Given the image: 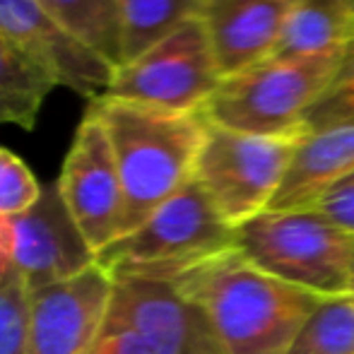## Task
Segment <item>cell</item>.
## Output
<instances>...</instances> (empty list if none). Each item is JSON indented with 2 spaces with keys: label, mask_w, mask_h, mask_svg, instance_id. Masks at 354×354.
I'll use <instances>...</instances> for the list:
<instances>
[{
  "label": "cell",
  "mask_w": 354,
  "mask_h": 354,
  "mask_svg": "<svg viewBox=\"0 0 354 354\" xmlns=\"http://www.w3.org/2000/svg\"><path fill=\"white\" fill-rule=\"evenodd\" d=\"M205 308L227 354H287L326 297L268 275L236 246L164 277Z\"/></svg>",
  "instance_id": "6da1fadb"
},
{
  "label": "cell",
  "mask_w": 354,
  "mask_h": 354,
  "mask_svg": "<svg viewBox=\"0 0 354 354\" xmlns=\"http://www.w3.org/2000/svg\"><path fill=\"white\" fill-rule=\"evenodd\" d=\"M89 111L102 121L118 164L126 203L123 236L196 176L207 118L203 111H162L106 94L92 99Z\"/></svg>",
  "instance_id": "7a4b0ae2"
},
{
  "label": "cell",
  "mask_w": 354,
  "mask_h": 354,
  "mask_svg": "<svg viewBox=\"0 0 354 354\" xmlns=\"http://www.w3.org/2000/svg\"><path fill=\"white\" fill-rule=\"evenodd\" d=\"M337 53L275 56L222 77L203 113L214 126L248 136H304V118L337 66Z\"/></svg>",
  "instance_id": "3957f363"
},
{
  "label": "cell",
  "mask_w": 354,
  "mask_h": 354,
  "mask_svg": "<svg viewBox=\"0 0 354 354\" xmlns=\"http://www.w3.org/2000/svg\"><path fill=\"white\" fill-rule=\"evenodd\" d=\"M236 248L268 275L318 297H345L354 234L318 210L261 212L236 227Z\"/></svg>",
  "instance_id": "277c9868"
},
{
  "label": "cell",
  "mask_w": 354,
  "mask_h": 354,
  "mask_svg": "<svg viewBox=\"0 0 354 354\" xmlns=\"http://www.w3.org/2000/svg\"><path fill=\"white\" fill-rule=\"evenodd\" d=\"M236 246V229L224 222L203 186L191 178L133 232L97 253L111 275L164 280L171 272Z\"/></svg>",
  "instance_id": "5b68a950"
},
{
  "label": "cell",
  "mask_w": 354,
  "mask_h": 354,
  "mask_svg": "<svg viewBox=\"0 0 354 354\" xmlns=\"http://www.w3.org/2000/svg\"><path fill=\"white\" fill-rule=\"evenodd\" d=\"M304 136H248L207 121L196 181L234 229L268 210Z\"/></svg>",
  "instance_id": "8992f818"
},
{
  "label": "cell",
  "mask_w": 354,
  "mask_h": 354,
  "mask_svg": "<svg viewBox=\"0 0 354 354\" xmlns=\"http://www.w3.org/2000/svg\"><path fill=\"white\" fill-rule=\"evenodd\" d=\"M222 82L210 37L201 17L188 19L167 39L123 63L106 97L162 111L198 113Z\"/></svg>",
  "instance_id": "52a82bcc"
},
{
  "label": "cell",
  "mask_w": 354,
  "mask_h": 354,
  "mask_svg": "<svg viewBox=\"0 0 354 354\" xmlns=\"http://www.w3.org/2000/svg\"><path fill=\"white\" fill-rule=\"evenodd\" d=\"M0 241L27 292L97 266V253L73 219L58 183H46L29 210L0 217Z\"/></svg>",
  "instance_id": "ba28073f"
},
{
  "label": "cell",
  "mask_w": 354,
  "mask_h": 354,
  "mask_svg": "<svg viewBox=\"0 0 354 354\" xmlns=\"http://www.w3.org/2000/svg\"><path fill=\"white\" fill-rule=\"evenodd\" d=\"M109 318L136 333L154 354H227L205 308L167 280L113 275Z\"/></svg>",
  "instance_id": "9c48e42d"
},
{
  "label": "cell",
  "mask_w": 354,
  "mask_h": 354,
  "mask_svg": "<svg viewBox=\"0 0 354 354\" xmlns=\"http://www.w3.org/2000/svg\"><path fill=\"white\" fill-rule=\"evenodd\" d=\"M56 183L94 253L121 236L126 203L118 164L102 121L89 109L75 131Z\"/></svg>",
  "instance_id": "30bf717a"
},
{
  "label": "cell",
  "mask_w": 354,
  "mask_h": 354,
  "mask_svg": "<svg viewBox=\"0 0 354 354\" xmlns=\"http://www.w3.org/2000/svg\"><path fill=\"white\" fill-rule=\"evenodd\" d=\"M113 275L92 266L29 292L27 354H92L109 321Z\"/></svg>",
  "instance_id": "8fae6325"
},
{
  "label": "cell",
  "mask_w": 354,
  "mask_h": 354,
  "mask_svg": "<svg viewBox=\"0 0 354 354\" xmlns=\"http://www.w3.org/2000/svg\"><path fill=\"white\" fill-rule=\"evenodd\" d=\"M0 32L32 56L58 87L89 102L106 94L116 68L77 37L39 0H0Z\"/></svg>",
  "instance_id": "7c38bea8"
},
{
  "label": "cell",
  "mask_w": 354,
  "mask_h": 354,
  "mask_svg": "<svg viewBox=\"0 0 354 354\" xmlns=\"http://www.w3.org/2000/svg\"><path fill=\"white\" fill-rule=\"evenodd\" d=\"M297 0H205L201 19L222 77L275 53Z\"/></svg>",
  "instance_id": "4fadbf2b"
},
{
  "label": "cell",
  "mask_w": 354,
  "mask_h": 354,
  "mask_svg": "<svg viewBox=\"0 0 354 354\" xmlns=\"http://www.w3.org/2000/svg\"><path fill=\"white\" fill-rule=\"evenodd\" d=\"M354 174V126L306 133L299 140L270 212L313 210L335 183Z\"/></svg>",
  "instance_id": "5bb4252c"
},
{
  "label": "cell",
  "mask_w": 354,
  "mask_h": 354,
  "mask_svg": "<svg viewBox=\"0 0 354 354\" xmlns=\"http://www.w3.org/2000/svg\"><path fill=\"white\" fill-rule=\"evenodd\" d=\"M354 27V0H297L275 56H326L345 46Z\"/></svg>",
  "instance_id": "9a60e30c"
},
{
  "label": "cell",
  "mask_w": 354,
  "mask_h": 354,
  "mask_svg": "<svg viewBox=\"0 0 354 354\" xmlns=\"http://www.w3.org/2000/svg\"><path fill=\"white\" fill-rule=\"evenodd\" d=\"M56 87L51 75L0 32V126L34 131L44 102Z\"/></svg>",
  "instance_id": "2e32d148"
},
{
  "label": "cell",
  "mask_w": 354,
  "mask_h": 354,
  "mask_svg": "<svg viewBox=\"0 0 354 354\" xmlns=\"http://www.w3.org/2000/svg\"><path fill=\"white\" fill-rule=\"evenodd\" d=\"M205 0H116L123 63L142 56L188 19L201 17Z\"/></svg>",
  "instance_id": "e0dca14e"
},
{
  "label": "cell",
  "mask_w": 354,
  "mask_h": 354,
  "mask_svg": "<svg viewBox=\"0 0 354 354\" xmlns=\"http://www.w3.org/2000/svg\"><path fill=\"white\" fill-rule=\"evenodd\" d=\"M56 19L87 44L92 51L106 58L113 68L123 66L121 27L116 0H39Z\"/></svg>",
  "instance_id": "ac0fdd59"
},
{
  "label": "cell",
  "mask_w": 354,
  "mask_h": 354,
  "mask_svg": "<svg viewBox=\"0 0 354 354\" xmlns=\"http://www.w3.org/2000/svg\"><path fill=\"white\" fill-rule=\"evenodd\" d=\"M287 354H354V297H328L304 321Z\"/></svg>",
  "instance_id": "d6986e66"
},
{
  "label": "cell",
  "mask_w": 354,
  "mask_h": 354,
  "mask_svg": "<svg viewBox=\"0 0 354 354\" xmlns=\"http://www.w3.org/2000/svg\"><path fill=\"white\" fill-rule=\"evenodd\" d=\"M342 126H354V27L340 48L335 73L304 118V136Z\"/></svg>",
  "instance_id": "ffe728a7"
},
{
  "label": "cell",
  "mask_w": 354,
  "mask_h": 354,
  "mask_svg": "<svg viewBox=\"0 0 354 354\" xmlns=\"http://www.w3.org/2000/svg\"><path fill=\"white\" fill-rule=\"evenodd\" d=\"M41 191L44 186L32 169L15 152L0 147V217H15L29 210Z\"/></svg>",
  "instance_id": "44dd1931"
},
{
  "label": "cell",
  "mask_w": 354,
  "mask_h": 354,
  "mask_svg": "<svg viewBox=\"0 0 354 354\" xmlns=\"http://www.w3.org/2000/svg\"><path fill=\"white\" fill-rule=\"evenodd\" d=\"M27 301L19 277L0 287V354H27Z\"/></svg>",
  "instance_id": "7402d4cb"
},
{
  "label": "cell",
  "mask_w": 354,
  "mask_h": 354,
  "mask_svg": "<svg viewBox=\"0 0 354 354\" xmlns=\"http://www.w3.org/2000/svg\"><path fill=\"white\" fill-rule=\"evenodd\" d=\"M313 210L323 212L328 219H333L337 227L354 234V174L342 178L340 183H335V186L318 201V205L313 207Z\"/></svg>",
  "instance_id": "603a6c76"
},
{
  "label": "cell",
  "mask_w": 354,
  "mask_h": 354,
  "mask_svg": "<svg viewBox=\"0 0 354 354\" xmlns=\"http://www.w3.org/2000/svg\"><path fill=\"white\" fill-rule=\"evenodd\" d=\"M92 354H154V352L133 330H128L126 326L109 318L106 328H104L102 337H99Z\"/></svg>",
  "instance_id": "cb8c5ba5"
},
{
  "label": "cell",
  "mask_w": 354,
  "mask_h": 354,
  "mask_svg": "<svg viewBox=\"0 0 354 354\" xmlns=\"http://www.w3.org/2000/svg\"><path fill=\"white\" fill-rule=\"evenodd\" d=\"M15 280H17V272H15L12 263H10V258H8V251H5L3 241H0V287H5V284H10Z\"/></svg>",
  "instance_id": "d4e9b609"
},
{
  "label": "cell",
  "mask_w": 354,
  "mask_h": 354,
  "mask_svg": "<svg viewBox=\"0 0 354 354\" xmlns=\"http://www.w3.org/2000/svg\"><path fill=\"white\" fill-rule=\"evenodd\" d=\"M350 294L354 297V261H352V284H350Z\"/></svg>",
  "instance_id": "484cf974"
}]
</instances>
